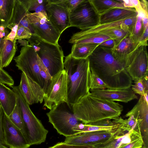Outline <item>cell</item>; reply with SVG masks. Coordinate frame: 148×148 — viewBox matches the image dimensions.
Masks as SVG:
<instances>
[{"label": "cell", "instance_id": "34", "mask_svg": "<svg viewBox=\"0 0 148 148\" xmlns=\"http://www.w3.org/2000/svg\"><path fill=\"white\" fill-rule=\"evenodd\" d=\"M107 89L105 83L96 75L91 72L90 82V90Z\"/></svg>", "mask_w": 148, "mask_h": 148}, {"label": "cell", "instance_id": "5", "mask_svg": "<svg viewBox=\"0 0 148 148\" xmlns=\"http://www.w3.org/2000/svg\"><path fill=\"white\" fill-rule=\"evenodd\" d=\"M27 40L52 77L64 70V56L58 44L49 43L33 34Z\"/></svg>", "mask_w": 148, "mask_h": 148}, {"label": "cell", "instance_id": "1", "mask_svg": "<svg viewBox=\"0 0 148 148\" xmlns=\"http://www.w3.org/2000/svg\"><path fill=\"white\" fill-rule=\"evenodd\" d=\"M91 72L106 85L108 89L131 87L132 80L125 68L113 56L111 49L98 45L88 57Z\"/></svg>", "mask_w": 148, "mask_h": 148}, {"label": "cell", "instance_id": "14", "mask_svg": "<svg viewBox=\"0 0 148 148\" xmlns=\"http://www.w3.org/2000/svg\"><path fill=\"white\" fill-rule=\"evenodd\" d=\"M132 115L136 120L143 146L148 148V102L140 96L136 104L125 115Z\"/></svg>", "mask_w": 148, "mask_h": 148}, {"label": "cell", "instance_id": "27", "mask_svg": "<svg viewBox=\"0 0 148 148\" xmlns=\"http://www.w3.org/2000/svg\"><path fill=\"white\" fill-rule=\"evenodd\" d=\"M99 44H74L70 54L73 57L79 59H86L90 55Z\"/></svg>", "mask_w": 148, "mask_h": 148}, {"label": "cell", "instance_id": "31", "mask_svg": "<svg viewBox=\"0 0 148 148\" xmlns=\"http://www.w3.org/2000/svg\"><path fill=\"white\" fill-rule=\"evenodd\" d=\"M112 39L109 37L103 34L98 35L76 40L72 44H100L108 40Z\"/></svg>", "mask_w": 148, "mask_h": 148}, {"label": "cell", "instance_id": "16", "mask_svg": "<svg viewBox=\"0 0 148 148\" xmlns=\"http://www.w3.org/2000/svg\"><path fill=\"white\" fill-rule=\"evenodd\" d=\"M46 10L49 19L60 35L70 27V11L56 4L48 2L46 5Z\"/></svg>", "mask_w": 148, "mask_h": 148}, {"label": "cell", "instance_id": "20", "mask_svg": "<svg viewBox=\"0 0 148 148\" xmlns=\"http://www.w3.org/2000/svg\"><path fill=\"white\" fill-rule=\"evenodd\" d=\"M138 15V12L134 8H114L100 15L99 24L132 18Z\"/></svg>", "mask_w": 148, "mask_h": 148}, {"label": "cell", "instance_id": "40", "mask_svg": "<svg viewBox=\"0 0 148 148\" xmlns=\"http://www.w3.org/2000/svg\"><path fill=\"white\" fill-rule=\"evenodd\" d=\"M4 114L3 111L0 104V148H9L5 144L4 133L2 126V119Z\"/></svg>", "mask_w": 148, "mask_h": 148}, {"label": "cell", "instance_id": "42", "mask_svg": "<svg viewBox=\"0 0 148 148\" xmlns=\"http://www.w3.org/2000/svg\"><path fill=\"white\" fill-rule=\"evenodd\" d=\"M148 26L147 27L144 32L139 40L138 42L140 44L148 46Z\"/></svg>", "mask_w": 148, "mask_h": 148}, {"label": "cell", "instance_id": "49", "mask_svg": "<svg viewBox=\"0 0 148 148\" xmlns=\"http://www.w3.org/2000/svg\"><path fill=\"white\" fill-rule=\"evenodd\" d=\"M140 148H146L144 146H143L142 147H141Z\"/></svg>", "mask_w": 148, "mask_h": 148}, {"label": "cell", "instance_id": "46", "mask_svg": "<svg viewBox=\"0 0 148 148\" xmlns=\"http://www.w3.org/2000/svg\"><path fill=\"white\" fill-rule=\"evenodd\" d=\"M148 76H146L142 79V83L146 90L148 91Z\"/></svg>", "mask_w": 148, "mask_h": 148}, {"label": "cell", "instance_id": "11", "mask_svg": "<svg viewBox=\"0 0 148 148\" xmlns=\"http://www.w3.org/2000/svg\"><path fill=\"white\" fill-rule=\"evenodd\" d=\"M27 16L34 35L49 43L58 44L61 35L49 19L47 12H29Z\"/></svg>", "mask_w": 148, "mask_h": 148}, {"label": "cell", "instance_id": "24", "mask_svg": "<svg viewBox=\"0 0 148 148\" xmlns=\"http://www.w3.org/2000/svg\"><path fill=\"white\" fill-rule=\"evenodd\" d=\"M16 40L13 41L3 38V46L0 55L2 68L8 66L13 59L17 51Z\"/></svg>", "mask_w": 148, "mask_h": 148}, {"label": "cell", "instance_id": "8", "mask_svg": "<svg viewBox=\"0 0 148 148\" xmlns=\"http://www.w3.org/2000/svg\"><path fill=\"white\" fill-rule=\"evenodd\" d=\"M13 59L18 69L42 88L40 72L45 66L33 48L29 45L22 47L19 54Z\"/></svg>", "mask_w": 148, "mask_h": 148}, {"label": "cell", "instance_id": "28", "mask_svg": "<svg viewBox=\"0 0 148 148\" xmlns=\"http://www.w3.org/2000/svg\"><path fill=\"white\" fill-rule=\"evenodd\" d=\"M7 117L11 122L21 132L27 141V135L21 111L18 105L16 103L13 111Z\"/></svg>", "mask_w": 148, "mask_h": 148}, {"label": "cell", "instance_id": "35", "mask_svg": "<svg viewBox=\"0 0 148 148\" xmlns=\"http://www.w3.org/2000/svg\"><path fill=\"white\" fill-rule=\"evenodd\" d=\"M32 35L30 30L23 26H18L16 33L15 39L17 40L30 38Z\"/></svg>", "mask_w": 148, "mask_h": 148}, {"label": "cell", "instance_id": "38", "mask_svg": "<svg viewBox=\"0 0 148 148\" xmlns=\"http://www.w3.org/2000/svg\"><path fill=\"white\" fill-rule=\"evenodd\" d=\"M134 83V84L132 85L131 87L135 94L144 96L148 92V91L146 90L142 83V79L135 81Z\"/></svg>", "mask_w": 148, "mask_h": 148}, {"label": "cell", "instance_id": "13", "mask_svg": "<svg viewBox=\"0 0 148 148\" xmlns=\"http://www.w3.org/2000/svg\"><path fill=\"white\" fill-rule=\"evenodd\" d=\"M123 127L113 131L100 130L87 132L66 137L64 142L67 144L92 146L102 144L109 140L119 130Z\"/></svg>", "mask_w": 148, "mask_h": 148}, {"label": "cell", "instance_id": "3", "mask_svg": "<svg viewBox=\"0 0 148 148\" xmlns=\"http://www.w3.org/2000/svg\"><path fill=\"white\" fill-rule=\"evenodd\" d=\"M64 67L67 75L66 102L72 107L90 92L91 72L88 58H76L70 53L65 57Z\"/></svg>", "mask_w": 148, "mask_h": 148}, {"label": "cell", "instance_id": "48", "mask_svg": "<svg viewBox=\"0 0 148 148\" xmlns=\"http://www.w3.org/2000/svg\"><path fill=\"white\" fill-rule=\"evenodd\" d=\"M0 67L2 68L1 66V61L0 56Z\"/></svg>", "mask_w": 148, "mask_h": 148}, {"label": "cell", "instance_id": "36", "mask_svg": "<svg viewBox=\"0 0 148 148\" xmlns=\"http://www.w3.org/2000/svg\"><path fill=\"white\" fill-rule=\"evenodd\" d=\"M122 3L125 8H134L138 13L143 12L142 10L139 0H117Z\"/></svg>", "mask_w": 148, "mask_h": 148}, {"label": "cell", "instance_id": "43", "mask_svg": "<svg viewBox=\"0 0 148 148\" xmlns=\"http://www.w3.org/2000/svg\"><path fill=\"white\" fill-rule=\"evenodd\" d=\"M99 45L102 47L112 49L115 46V43L113 40L110 39L103 42L100 44Z\"/></svg>", "mask_w": 148, "mask_h": 148}, {"label": "cell", "instance_id": "12", "mask_svg": "<svg viewBox=\"0 0 148 148\" xmlns=\"http://www.w3.org/2000/svg\"><path fill=\"white\" fill-rule=\"evenodd\" d=\"M67 99V75L64 70L52 77L51 83L45 93L43 106L51 109Z\"/></svg>", "mask_w": 148, "mask_h": 148}, {"label": "cell", "instance_id": "47", "mask_svg": "<svg viewBox=\"0 0 148 148\" xmlns=\"http://www.w3.org/2000/svg\"><path fill=\"white\" fill-rule=\"evenodd\" d=\"M17 42L20 44V45L24 46H26L29 45V42L25 39L18 40Z\"/></svg>", "mask_w": 148, "mask_h": 148}, {"label": "cell", "instance_id": "21", "mask_svg": "<svg viewBox=\"0 0 148 148\" xmlns=\"http://www.w3.org/2000/svg\"><path fill=\"white\" fill-rule=\"evenodd\" d=\"M29 12L21 0H16L13 18L7 28L11 29L15 25H17L18 26L28 28L32 34L34 35L33 29L28 20L27 14Z\"/></svg>", "mask_w": 148, "mask_h": 148}, {"label": "cell", "instance_id": "26", "mask_svg": "<svg viewBox=\"0 0 148 148\" xmlns=\"http://www.w3.org/2000/svg\"><path fill=\"white\" fill-rule=\"evenodd\" d=\"M97 13L100 16L116 8H126L123 5L116 0H89Z\"/></svg>", "mask_w": 148, "mask_h": 148}, {"label": "cell", "instance_id": "17", "mask_svg": "<svg viewBox=\"0 0 148 148\" xmlns=\"http://www.w3.org/2000/svg\"><path fill=\"white\" fill-rule=\"evenodd\" d=\"M111 120L105 119L89 123H82L73 128L77 134L82 132L100 130L113 131L125 126L124 119L119 116Z\"/></svg>", "mask_w": 148, "mask_h": 148}, {"label": "cell", "instance_id": "32", "mask_svg": "<svg viewBox=\"0 0 148 148\" xmlns=\"http://www.w3.org/2000/svg\"><path fill=\"white\" fill-rule=\"evenodd\" d=\"M143 146V142L141 136L137 132L132 130L130 142L118 148H140Z\"/></svg>", "mask_w": 148, "mask_h": 148}, {"label": "cell", "instance_id": "44", "mask_svg": "<svg viewBox=\"0 0 148 148\" xmlns=\"http://www.w3.org/2000/svg\"><path fill=\"white\" fill-rule=\"evenodd\" d=\"M1 25V23L0 22V25ZM6 29L4 32H2L0 31V55H1L3 46V38L6 37L9 34L8 30Z\"/></svg>", "mask_w": 148, "mask_h": 148}, {"label": "cell", "instance_id": "30", "mask_svg": "<svg viewBox=\"0 0 148 148\" xmlns=\"http://www.w3.org/2000/svg\"><path fill=\"white\" fill-rule=\"evenodd\" d=\"M146 15H148L143 12L138 13L136 23L132 29L131 35L138 42L144 32L142 19L143 16Z\"/></svg>", "mask_w": 148, "mask_h": 148}, {"label": "cell", "instance_id": "18", "mask_svg": "<svg viewBox=\"0 0 148 148\" xmlns=\"http://www.w3.org/2000/svg\"><path fill=\"white\" fill-rule=\"evenodd\" d=\"M90 92L99 98L112 101L127 103L138 97L132 90L131 87L122 89H104L90 90Z\"/></svg>", "mask_w": 148, "mask_h": 148}, {"label": "cell", "instance_id": "37", "mask_svg": "<svg viewBox=\"0 0 148 148\" xmlns=\"http://www.w3.org/2000/svg\"><path fill=\"white\" fill-rule=\"evenodd\" d=\"M0 83L12 87L14 84L12 77L3 68L0 67Z\"/></svg>", "mask_w": 148, "mask_h": 148}, {"label": "cell", "instance_id": "33", "mask_svg": "<svg viewBox=\"0 0 148 148\" xmlns=\"http://www.w3.org/2000/svg\"><path fill=\"white\" fill-rule=\"evenodd\" d=\"M83 0H47L48 3L54 4L70 11Z\"/></svg>", "mask_w": 148, "mask_h": 148}, {"label": "cell", "instance_id": "7", "mask_svg": "<svg viewBox=\"0 0 148 148\" xmlns=\"http://www.w3.org/2000/svg\"><path fill=\"white\" fill-rule=\"evenodd\" d=\"M50 110L47 114L49 121L59 134L66 137L77 134L73 128L82 122L67 102L61 103Z\"/></svg>", "mask_w": 148, "mask_h": 148}, {"label": "cell", "instance_id": "9", "mask_svg": "<svg viewBox=\"0 0 148 148\" xmlns=\"http://www.w3.org/2000/svg\"><path fill=\"white\" fill-rule=\"evenodd\" d=\"M100 16L89 0H83L70 11V27H76L82 31L90 29L99 24Z\"/></svg>", "mask_w": 148, "mask_h": 148}, {"label": "cell", "instance_id": "45", "mask_svg": "<svg viewBox=\"0 0 148 148\" xmlns=\"http://www.w3.org/2000/svg\"><path fill=\"white\" fill-rule=\"evenodd\" d=\"M142 23L144 31L146 27L148 26V15H145L142 18Z\"/></svg>", "mask_w": 148, "mask_h": 148}, {"label": "cell", "instance_id": "25", "mask_svg": "<svg viewBox=\"0 0 148 148\" xmlns=\"http://www.w3.org/2000/svg\"><path fill=\"white\" fill-rule=\"evenodd\" d=\"M16 0H0V22L5 28L11 22Z\"/></svg>", "mask_w": 148, "mask_h": 148}, {"label": "cell", "instance_id": "22", "mask_svg": "<svg viewBox=\"0 0 148 148\" xmlns=\"http://www.w3.org/2000/svg\"><path fill=\"white\" fill-rule=\"evenodd\" d=\"M16 97L12 89L0 83V104L4 113L8 117L14 110L16 104Z\"/></svg>", "mask_w": 148, "mask_h": 148}, {"label": "cell", "instance_id": "23", "mask_svg": "<svg viewBox=\"0 0 148 148\" xmlns=\"http://www.w3.org/2000/svg\"><path fill=\"white\" fill-rule=\"evenodd\" d=\"M131 131L129 132L126 126L121 128L108 141L94 146V148H118L123 146L130 141Z\"/></svg>", "mask_w": 148, "mask_h": 148}, {"label": "cell", "instance_id": "19", "mask_svg": "<svg viewBox=\"0 0 148 148\" xmlns=\"http://www.w3.org/2000/svg\"><path fill=\"white\" fill-rule=\"evenodd\" d=\"M140 45L142 44L135 40L131 34L123 38L111 49L114 58L123 66L126 56Z\"/></svg>", "mask_w": 148, "mask_h": 148}, {"label": "cell", "instance_id": "4", "mask_svg": "<svg viewBox=\"0 0 148 148\" xmlns=\"http://www.w3.org/2000/svg\"><path fill=\"white\" fill-rule=\"evenodd\" d=\"M137 17L111 22L99 24L90 29L74 34L69 41L70 43L75 41L98 35L108 36L117 45L125 37L131 34V31L135 24Z\"/></svg>", "mask_w": 148, "mask_h": 148}, {"label": "cell", "instance_id": "29", "mask_svg": "<svg viewBox=\"0 0 148 148\" xmlns=\"http://www.w3.org/2000/svg\"><path fill=\"white\" fill-rule=\"evenodd\" d=\"M28 11H34V12H47V0H21Z\"/></svg>", "mask_w": 148, "mask_h": 148}, {"label": "cell", "instance_id": "2", "mask_svg": "<svg viewBox=\"0 0 148 148\" xmlns=\"http://www.w3.org/2000/svg\"><path fill=\"white\" fill-rule=\"evenodd\" d=\"M71 107L76 117L84 124L113 119L119 116L123 110L118 103L98 98L90 92Z\"/></svg>", "mask_w": 148, "mask_h": 148}, {"label": "cell", "instance_id": "10", "mask_svg": "<svg viewBox=\"0 0 148 148\" xmlns=\"http://www.w3.org/2000/svg\"><path fill=\"white\" fill-rule=\"evenodd\" d=\"M147 46L140 45L126 57L124 66L134 82L148 75Z\"/></svg>", "mask_w": 148, "mask_h": 148}, {"label": "cell", "instance_id": "39", "mask_svg": "<svg viewBox=\"0 0 148 148\" xmlns=\"http://www.w3.org/2000/svg\"><path fill=\"white\" fill-rule=\"evenodd\" d=\"M49 148H94V147L92 146L71 145L61 142L57 143Z\"/></svg>", "mask_w": 148, "mask_h": 148}, {"label": "cell", "instance_id": "15", "mask_svg": "<svg viewBox=\"0 0 148 148\" xmlns=\"http://www.w3.org/2000/svg\"><path fill=\"white\" fill-rule=\"evenodd\" d=\"M2 126L5 144L9 148H29L30 145L21 132L4 113Z\"/></svg>", "mask_w": 148, "mask_h": 148}, {"label": "cell", "instance_id": "41", "mask_svg": "<svg viewBox=\"0 0 148 148\" xmlns=\"http://www.w3.org/2000/svg\"><path fill=\"white\" fill-rule=\"evenodd\" d=\"M18 27L17 25H15L11 29V31L5 37L7 40L13 41L15 39L17 29Z\"/></svg>", "mask_w": 148, "mask_h": 148}, {"label": "cell", "instance_id": "6", "mask_svg": "<svg viewBox=\"0 0 148 148\" xmlns=\"http://www.w3.org/2000/svg\"><path fill=\"white\" fill-rule=\"evenodd\" d=\"M12 87L16 95V103L18 105L21 111L28 143L31 146L39 145L44 142L48 131L31 111L18 86H13Z\"/></svg>", "mask_w": 148, "mask_h": 148}]
</instances>
